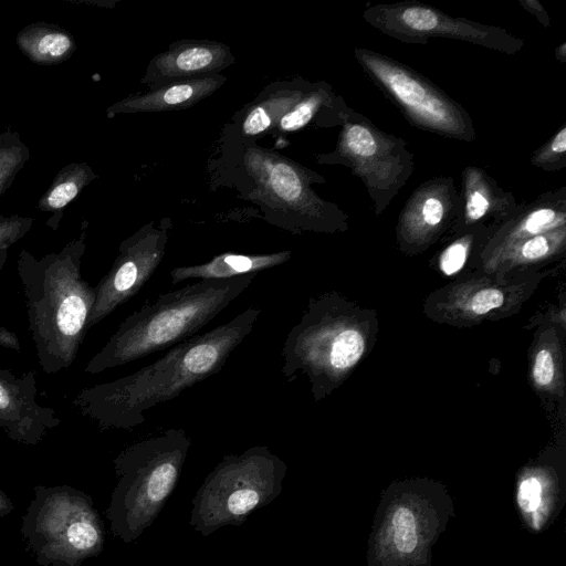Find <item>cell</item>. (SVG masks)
I'll list each match as a JSON object with an SVG mask.
<instances>
[{
  "mask_svg": "<svg viewBox=\"0 0 566 566\" xmlns=\"http://www.w3.org/2000/svg\"><path fill=\"white\" fill-rule=\"evenodd\" d=\"M461 210L457 231L475 224L500 226L517 208L513 192L503 189L482 167L467 166L461 172Z\"/></svg>",
  "mask_w": 566,
  "mask_h": 566,
  "instance_id": "cell-19",
  "label": "cell"
},
{
  "mask_svg": "<svg viewBox=\"0 0 566 566\" xmlns=\"http://www.w3.org/2000/svg\"><path fill=\"white\" fill-rule=\"evenodd\" d=\"M291 251L271 253H232L224 252L211 260L195 264L175 266L170 270L171 283L178 284L185 280H226L248 274H258L287 262Z\"/></svg>",
  "mask_w": 566,
  "mask_h": 566,
  "instance_id": "cell-21",
  "label": "cell"
},
{
  "mask_svg": "<svg viewBox=\"0 0 566 566\" xmlns=\"http://www.w3.org/2000/svg\"><path fill=\"white\" fill-rule=\"evenodd\" d=\"M9 249L0 250V273L8 259ZM0 347L20 352L21 346L18 336L10 329L0 326Z\"/></svg>",
  "mask_w": 566,
  "mask_h": 566,
  "instance_id": "cell-31",
  "label": "cell"
},
{
  "mask_svg": "<svg viewBox=\"0 0 566 566\" xmlns=\"http://www.w3.org/2000/svg\"><path fill=\"white\" fill-rule=\"evenodd\" d=\"M96 178L86 163H72L61 168L38 201V209L50 213L45 226L57 230L66 207Z\"/></svg>",
  "mask_w": 566,
  "mask_h": 566,
  "instance_id": "cell-23",
  "label": "cell"
},
{
  "mask_svg": "<svg viewBox=\"0 0 566 566\" xmlns=\"http://www.w3.org/2000/svg\"><path fill=\"white\" fill-rule=\"evenodd\" d=\"M244 165L259 197L292 213L293 228L326 232L347 228V214L313 190L312 184L326 181L321 175L264 148L247 150Z\"/></svg>",
  "mask_w": 566,
  "mask_h": 566,
  "instance_id": "cell-11",
  "label": "cell"
},
{
  "mask_svg": "<svg viewBox=\"0 0 566 566\" xmlns=\"http://www.w3.org/2000/svg\"><path fill=\"white\" fill-rule=\"evenodd\" d=\"M504 302V294L501 290L485 287L475 292L468 301L465 307L474 315H484L500 307Z\"/></svg>",
  "mask_w": 566,
  "mask_h": 566,
  "instance_id": "cell-29",
  "label": "cell"
},
{
  "mask_svg": "<svg viewBox=\"0 0 566 566\" xmlns=\"http://www.w3.org/2000/svg\"><path fill=\"white\" fill-rule=\"evenodd\" d=\"M234 63L228 45L216 41H178L156 55L142 80L150 90L218 73Z\"/></svg>",
  "mask_w": 566,
  "mask_h": 566,
  "instance_id": "cell-16",
  "label": "cell"
},
{
  "mask_svg": "<svg viewBox=\"0 0 566 566\" xmlns=\"http://www.w3.org/2000/svg\"><path fill=\"white\" fill-rule=\"evenodd\" d=\"M21 53L32 63L51 66L69 60L76 50L74 36L64 28L48 22H34L15 36Z\"/></svg>",
  "mask_w": 566,
  "mask_h": 566,
  "instance_id": "cell-22",
  "label": "cell"
},
{
  "mask_svg": "<svg viewBox=\"0 0 566 566\" xmlns=\"http://www.w3.org/2000/svg\"><path fill=\"white\" fill-rule=\"evenodd\" d=\"M562 227H566L565 186L518 203L515 211L495 228L489 239V253L499 256L523 240Z\"/></svg>",
  "mask_w": 566,
  "mask_h": 566,
  "instance_id": "cell-18",
  "label": "cell"
},
{
  "mask_svg": "<svg viewBox=\"0 0 566 566\" xmlns=\"http://www.w3.org/2000/svg\"><path fill=\"white\" fill-rule=\"evenodd\" d=\"M169 220L150 222L120 242L118 254L95 289L88 329L135 296L164 259Z\"/></svg>",
  "mask_w": 566,
  "mask_h": 566,
  "instance_id": "cell-13",
  "label": "cell"
},
{
  "mask_svg": "<svg viewBox=\"0 0 566 566\" xmlns=\"http://www.w3.org/2000/svg\"><path fill=\"white\" fill-rule=\"evenodd\" d=\"M33 218L18 214H0V250L9 249L21 240L32 228Z\"/></svg>",
  "mask_w": 566,
  "mask_h": 566,
  "instance_id": "cell-28",
  "label": "cell"
},
{
  "mask_svg": "<svg viewBox=\"0 0 566 566\" xmlns=\"http://www.w3.org/2000/svg\"><path fill=\"white\" fill-rule=\"evenodd\" d=\"M36 397L33 371L17 375L0 368V429L10 440L36 446L61 424L55 410L40 405Z\"/></svg>",
  "mask_w": 566,
  "mask_h": 566,
  "instance_id": "cell-15",
  "label": "cell"
},
{
  "mask_svg": "<svg viewBox=\"0 0 566 566\" xmlns=\"http://www.w3.org/2000/svg\"><path fill=\"white\" fill-rule=\"evenodd\" d=\"M30 158V148L20 134L0 129V197L11 187Z\"/></svg>",
  "mask_w": 566,
  "mask_h": 566,
  "instance_id": "cell-26",
  "label": "cell"
},
{
  "mask_svg": "<svg viewBox=\"0 0 566 566\" xmlns=\"http://www.w3.org/2000/svg\"><path fill=\"white\" fill-rule=\"evenodd\" d=\"M365 350L361 333L332 315L325 301H313L287 333L282 347V375L293 381L300 371L311 380L316 398L355 366Z\"/></svg>",
  "mask_w": 566,
  "mask_h": 566,
  "instance_id": "cell-9",
  "label": "cell"
},
{
  "mask_svg": "<svg viewBox=\"0 0 566 566\" xmlns=\"http://www.w3.org/2000/svg\"><path fill=\"white\" fill-rule=\"evenodd\" d=\"M531 165L546 172L566 168V124L532 154Z\"/></svg>",
  "mask_w": 566,
  "mask_h": 566,
  "instance_id": "cell-27",
  "label": "cell"
},
{
  "mask_svg": "<svg viewBox=\"0 0 566 566\" xmlns=\"http://www.w3.org/2000/svg\"><path fill=\"white\" fill-rule=\"evenodd\" d=\"M532 375L538 387H548L555 378V361L552 353L543 348L535 355Z\"/></svg>",
  "mask_w": 566,
  "mask_h": 566,
  "instance_id": "cell-30",
  "label": "cell"
},
{
  "mask_svg": "<svg viewBox=\"0 0 566 566\" xmlns=\"http://www.w3.org/2000/svg\"><path fill=\"white\" fill-rule=\"evenodd\" d=\"M340 127L335 149L317 155L316 161L348 168L366 187L379 217L413 174L415 154L407 140L379 129L350 107Z\"/></svg>",
  "mask_w": 566,
  "mask_h": 566,
  "instance_id": "cell-8",
  "label": "cell"
},
{
  "mask_svg": "<svg viewBox=\"0 0 566 566\" xmlns=\"http://www.w3.org/2000/svg\"><path fill=\"white\" fill-rule=\"evenodd\" d=\"M226 77L219 73L178 81L148 92L129 95L111 105L108 118L118 114L166 112L193 106L217 91Z\"/></svg>",
  "mask_w": 566,
  "mask_h": 566,
  "instance_id": "cell-20",
  "label": "cell"
},
{
  "mask_svg": "<svg viewBox=\"0 0 566 566\" xmlns=\"http://www.w3.org/2000/svg\"><path fill=\"white\" fill-rule=\"evenodd\" d=\"M363 20L406 44H427L432 38L462 41L504 54H516L524 41L504 28L483 24L416 0L367 6Z\"/></svg>",
  "mask_w": 566,
  "mask_h": 566,
  "instance_id": "cell-12",
  "label": "cell"
},
{
  "mask_svg": "<svg viewBox=\"0 0 566 566\" xmlns=\"http://www.w3.org/2000/svg\"><path fill=\"white\" fill-rule=\"evenodd\" d=\"M556 60L564 64L566 62V42H562L554 51Z\"/></svg>",
  "mask_w": 566,
  "mask_h": 566,
  "instance_id": "cell-34",
  "label": "cell"
},
{
  "mask_svg": "<svg viewBox=\"0 0 566 566\" xmlns=\"http://www.w3.org/2000/svg\"><path fill=\"white\" fill-rule=\"evenodd\" d=\"M255 276L198 280L158 295L119 324L84 371L94 375L123 366L195 336L239 297Z\"/></svg>",
  "mask_w": 566,
  "mask_h": 566,
  "instance_id": "cell-3",
  "label": "cell"
},
{
  "mask_svg": "<svg viewBox=\"0 0 566 566\" xmlns=\"http://www.w3.org/2000/svg\"><path fill=\"white\" fill-rule=\"evenodd\" d=\"M566 227L545 232L513 245L497 258H506L517 263L544 260L558 253L565 245Z\"/></svg>",
  "mask_w": 566,
  "mask_h": 566,
  "instance_id": "cell-25",
  "label": "cell"
},
{
  "mask_svg": "<svg viewBox=\"0 0 566 566\" xmlns=\"http://www.w3.org/2000/svg\"><path fill=\"white\" fill-rule=\"evenodd\" d=\"M261 314L250 306L232 319L180 342L151 364L115 380L85 387L72 405L101 430H133L145 412L216 375L252 333Z\"/></svg>",
  "mask_w": 566,
  "mask_h": 566,
  "instance_id": "cell-1",
  "label": "cell"
},
{
  "mask_svg": "<svg viewBox=\"0 0 566 566\" xmlns=\"http://www.w3.org/2000/svg\"><path fill=\"white\" fill-rule=\"evenodd\" d=\"M14 505L10 497L0 489V517L10 514Z\"/></svg>",
  "mask_w": 566,
  "mask_h": 566,
  "instance_id": "cell-33",
  "label": "cell"
},
{
  "mask_svg": "<svg viewBox=\"0 0 566 566\" xmlns=\"http://www.w3.org/2000/svg\"><path fill=\"white\" fill-rule=\"evenodd\" d=\"M455 516L447 488L416 478L381 491L368 536L367 566H431L432 551Z\"/></svg>",
  "mask_w": 566,
  "mask_h": 566,
  "instance_id": "cell-4",
  "label": "cell"
},
{
  "mask_svg": "<svg viewBox=\"0 0 566 566\" xmlns=\"http://www.w3.org/2000/svg\"><path fill=\"white\" fill-rule=\"evenodd\" d=\"M461 210L460 192L451 176L421 182L405 202L396 227L397 240L407 249L430 245L449 229H455Z\"/></svg>",
  "mask_w": 566,
  "mask_h": 566,
  "instance_id": "cell-14",
  "label": "cell"
},
{
  "mask_svg": "<svg viewBox=\"0 0 566 566\" xmlns=\"http://www.w3.org/2000/svg\"><path fill=\"white\" fill-rule=\"evenodd\" d=\"M521 7L532 14L543 27H551V18L544 6L537 0H517Z\"/></svg>",
  "mask_w": 566,
  "mask_h": 566,
  "instance_id": "cell-32",
  "label": "cell"
},
{
  "mask_svg": "<svg viewBox=\"0 0 566 566\" xmlns=\"http://www.w3.org/2000/svg\"><path fill=\"white\" fill-rule=\"evenodd\" d=\"M86 222L80 237L59 252L36 258L21 249L17 272L24 294L29 331L41 369L53 375L74 363L88 331L95 289L82 276Z\"/></svg>",
  "mask_w": 566,
  "mask_h": 566,
  "instance_id": "cell-2",
  "label": "cell"
},
{
  "mask_svg": "<svg viewBox=\"0 0 566 566\" xmlns=\"http://www.w3.org/2000/svg\"><path fill=\"white\" fill-rule=\"evenodd\" d=\"M285 472L286 464L263 446L226 455L207 476L195 511L210 531L240 521L279 491Z\"/></svg>",
  "mask_w": 566,
  "mask_h": 566,
  "instance_id": "cell-10",
  "label": "cell"
},
{
  "mask_svg": "<svg viewBox=\"0 0 566 566\" xmlns=\"http://www.w3.org/2000/svg\"><path fill=\"white\" fill-rule=\"evenodd\" d=\"M308 85L275 91L271 96L251 107L242 123L243 135L254 137L273 128L279 119L303 96Z\"/></svg>",
  "mask_w": 566,
  "mask_h": 566,
  "instance_id": "cell-24",
  "label": "cell"
},
{
  "mask_svg": "<svg viewBox=\"0 0 566 566\" xmlns=\"http://www.w3.org/2000/svg\"><path fill=\"white\" fill-rule=\"evenodd\" d=\"M354 57L370 82L410 125L459 142L475 139L469 112L417 70L381 52L360 46L355 48Z\"/></svg>",
  "mask_w": 566,
  "mask_h": 566,
  "instance_id": "cell-7",
  "label": "cell"
},
{
  "mask_svg": "<svg viewBox=\"0 0 566 566\" xmlns=\"http://www.w3.org/2000/svg\"><path fill=\"white\" fill-rule=\"evenodd\" d=\"M514 501L524 527L533 534L543 533L556 521L565 505V480L551 468H524L516 479Z\"/></svg>",
  "mask_w": 566,
  "mask_h": 566,
  "instance_id": "cell-17",
  "label": "cell"
},
{
  "mask_svg": "<svg viewBox=\"0 0 566 566\" xmlns=\"http://www.w3.org/2000/svg\"><path fill=\"white\" fill-rule=\"evenodd\" d=\"M21 535L41 566H82L104 547L105 532L92 497L70 485L34 488Z\"/></svg>",
  "mask_w": 566,
  "mask_h": 566,
  "instance_id": "cell-6",
  "label": "cell"
},
{
  "mask_svg": "<svg viewBox=\"0 0 566 566\" xmlns=\"http://www.w3.org/2000/svg\"><path fill=\"white\" fill-rule=\"evenodd\" d=\"M191 439L168 428L127 446L113 461L117 483L106 515L111 531L132 542L154 521L172 492Z\"/></svg>",
  "mask_w": 566,
  "mask_h": 566,
  "instance_id": "cell-5",
  "label": "cell"
}]
</instances>
